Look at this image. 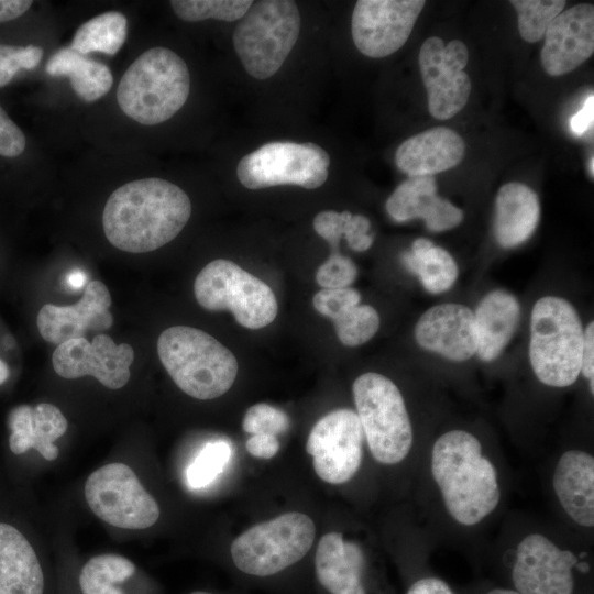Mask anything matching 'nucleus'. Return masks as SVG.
Listing matches in <instances>:
<instances>
[{
  "label": "nucleus",
  "instance_id": "obj_1",
  "mask_svg": "<svg viewBox=\"0 0 594 594\" xmlns=\"http://www.w3.org/2000/svg\"><path fill=\"white\" fill-rule=\"evenodd\" d=\"M190 215V199L180 187L161 178H144L127 183L110 195L102 227L117 249L144 253L174 240Z\"/></svg>",
  "mask_w": 594,
  "mask_h": 594
},
{
  "label": "nucleus",
  "instance_id": "obj_2",
  "mask_svg": "<svg viewBox=\"0 0 594 594\" xmlns=\"http://www.w3.org/2000/svg\"><path fill=\"white\" fill-rule=\"evenodd\" d=\"M431 474L448 513L461 525L479 524L499 503L496 470L470 432L451 430L437 439L431 451Z\"/></svg>",
  "mask_w": 594,
  "mask_h": 594
},
{
  "label": "nucleus",
  "instance_id": "obj_3",
  "mask_svg": "<svg viewBox=\"0 0 594 594\" xmlns=\"http://www.w3.org/2000/svg\"><path fill=\"white\" fill-rule=\"evenodd\" d=\"M158 358L187 395L215 399L226 394L238 374L233 353L207 332L186 326L164 330L157 340Z\"/></svg>",
  "mask_w": 594,
  "mask_h": 594
},
{
  "label": "nucleus",
  "instance_id": "obj_4",
  "mask_svg": "<svg viewBox=\"0 0 594 594\" xmlns=\"http://www.w3.org/2000/svg\"><path fill=\"white\" fill-rule=\"evenodd\" d=\"M190 76L185 61L165 47L141 54L125 70L117 91L121 110L145 125L172 118L186 102Z\"/></svg>",
  "mask_w": 594,
  "mask_h": 594
},
{
  "label": "nucleus",
  "instance_id": "obj_5",
  "mask_svg": "<svg viewBox=\"0 0 594 594\" xmlns=\"http://www.w3.org/2000/svg\"><path fill=\"white\" fill-rule=\"evenodd\" d=\"M583 337L580 317L568 300L540 298L530 320L529 360L536 377L551 387L572 385L581 373Z\"/></svg>",
  "mask_w": 594,
  "mask_h": 594
},
{
  "label": "nucleus",
  "instance_id": "obj_6",
  "mask_svg": "<svg viewBox=\"0 0 594 594\" xmlns=\"http://www.w3.org/2000/svg\"><path fill=\"white\" fill-rule=\"evenodd\" d=\"M300 23L295 1L252 2L233 31V46L248 74L256 79L273 76L296 44Z\"/></svg>",
  "mask_w": 594,
  "mask_h": 594
},
{
  "label": "nucleus",
  "instance_id": "obj_7",
  "mask_svg": "<svg viewBox=\"0 0 594 594\" xmlns=\"http://www.w3.org/2000/svg\"><path fill=\"white\" fill-rule=\"evenodd\" d=\"M356 415L373 458L396 464L409 453L413 428L396 384L378 373H365L353 383Z\"/></svg>",
  "mask_w": 594,
  "mask_h": 594
},
{
  "label": "nucleus",
  "instance_id": "obj_8",
  "mask_svg": "<svg viewBox=\"0 0 594 594\" xmlns=\"http://www.w3.org/2000/svg\"><path fill=\"white\" fill-rule=\"evenodd\" d=\"M194 293L202 308L229 310L237 322L248 329L266 327L278 312L272 288L229 260L208 263L195 279Z\"/></svg>",
  "mask_w": 594,
  "mask_h": 594
},
{
  "label": "nucleus",
  "instance_id": "obj_9",
  "mask_svg": "<svg viewBox=\"0 0 594 594\" xmlns=\"http://www.w3.org/2000/svg\"><path fill=\"white\" fill-rule=\"evenodd\" d=\"M315 537L312 519L290 512L241 534L231 544V557L242 572L270 576L301 560L311 549Z\"/></svg>",
  "mask_w": 594,
  "mask_h": 594
},
{
  "label": "nucleus",
  "instance_id": "obj_10",
  "mask_svg": "<svg viewBox=\"0 0 594 594\" xmlns=\"http://www.w3.org/2000/svg\"><path fill=\"white\" fill-rule=\"evenodd\" d=\"M329 154L315 143L271 142L241 158L240 183L249 189L296 185L315 189L324 184Z\"/></svg>",
  "mask_w": 594,
  "mask_h": 594
},
{
  "label": "nucleus",
  "instance_id": "obj_11",
  "mask_svg": "<svg viewBox=\"0 0 594 594\" xmlns=\"http://www.w3.org/2000/svg\"><path fill=\"white\" fill-rule=\"evenodd\" d=\"M90 509L107 524L123 529H145L160 517V507L123 463H110L92 472L85 484Z\"/></svg>",
  "mask_w": 594,
  "mask_h": 594
},
{
  "label": "nucleus",
  "instance_id": "obj_12",
  "mask_svg": "<svg viewBox=\"0 0 594 594\" xmlns=\"http://www.w3.org/2000/svg\"><path fill=\"white\" fill-rule=\"evenodd\" d=\"M364 433L355 411L333 410L312 427L306 443L316 474L329 484H343L359 471Z\"/></svg>",
  "mask_w": 594,
  "mask_h": 594
},
{
  "label": "nucleus",
  "instance_id": "obj_13",
  "mask_svg": "<svg viewBox=\"0 0 594 594\" xmlns=\"http://www.w3.org/2000/svg\"><path fill=\"white\" fill-rule=\"evenodd\" d=\"M426 2L422 0H360L351 19L356 48L373 58L386 57L408 40Z\"/></svg>",
  "mask_w": 594,
  "mask_h": 594
},
{
  "label": "nucleus",
  "instance_id": "obj_14",
  "mask_svg": "<svg viewBox=\"0 0 594 594\" xmlns=\"http://www.w3.org/2000/svg\"><path fill=\"white\" fill-rule=\"evenodd\" d=\"M134 350L128 343L117 345L107 334H97L92 342L86 338L68 340L55 349L54 371L67 380L94 376L110 389L122 388L130 380Z\"/></svg>",
  "mask_w": 594,
  "mask_h": 594
},
{
  "label": "nucleus",
  "instance_id": "obj_15",
  "mask_svg": "<svg viewBox=\"0 0 594 594\" xmlns=\"http://www.w3.org/2000/svg\"><path fill=\"white\" fill-rule=\"evenodd\" d=\"M575 554L561 550L540 534L526 536L518 544L512 571L519 594H572Z\"/></svg>",
  "mask_w": 594,
  "mask_h": 594
},
{
  "label": "nucleus",
  "instance_id": "obj_16",
  "mask_svg": "<svg viewBox=\"0 0 594 594\" xmlns=\"http://www.w3.org/2000/svg\"><path fill=\"white\" fill-rule=\"evenodd\" d=\"M111 296L100 280L87 284L80 300L72 306L44 305L36 318L42 338L55 345L85 338L88 331H106L113 323Z\"/></svg>",
  "mask_w": 594,
  "mask_h": 594
},
{
  "label": "nucleus",
  "instance_id": "obj_17",
  "mask_svg": "<svg viewBox=\"0 0 594 594\" xmlns=\"http://www.w3.org/2000/svg\"><path fill=\"white\" fill-rule=\"evenodd\" d=\"M594 52V7L576 4L557 15L544 33L541 64L550 76L578 68Z\"/></svg>",
  "mask_w": 594,
  "mask_h": 594
},
{
  "label": "nucleus",
  "instance_id": "obj_18",
  "mask_svg": "<svg viewBox=\"0 0 594 594\" xmlns=\"http://www.w3.org/2000/svg\"><path fill=\"white\" fill-rule=\"evenodd\" d=\"M415 339L422 349L450 361H466L477 350L474 312L461 304L436 305L420 316Z\"/></svg>",
  "mask_w": 594,
  "mask_h": 594
},
{
  "label": "nucleus",
  "instance_id": "obj_19",
  "mask_svg": "<svg viewBox=\"0 0 594 594\" xmlns=\"http://www.w3.org/2000/svg\"><path fill=\"white\" fill-rule=\"evenodd\" d=\"M440 37L427 38L419 51V68L428 95L430 114L440 120L454 117L468 102L471 92L469 75L442 59Z\"/></svg>",
  "mask_w": 594,
  "mask_h": 594
},
{
  "label": "nucleus",
  "instance_id": "obj_20",
  "mask_svg": "<svg viewBox=\"0 0 594 594\" xmlns=\"http://www.w3.org/2000/svg\"><path fill=\"white\" fill-rule=\"evenodd\" d=\"M387 213L397 222L420 218L432 232L455 228L463 211L437 195L433 176H415L404 180L386 201Z\"/></svg>",
  "mask_w": 594,
  "mask_h": 594
},
{
  "label": "nucleus",
  "instance_id": "obj_21",
  "mask_svg": "<svg viewBox=\"0 0 594 594\" xmlns=\"http://www.w3.org/2000/svg\"><path fill=\"white\" fill-rule=\"evenodd\" d=\"M465 143L453 130L438 127L404 141L396 151L397 167L409 177L433 176L458 165Z\"/></svg>",
  "mask_w": 594,
  "mask_h": 594
},
{
  "label": "nucleus",
  "instance_id": "obj_22",
  "mask_svg": "<svg viewBox=\"0 0 594 594\" xmlns=\"http://www.w3.org/2000/svg\"><path fill=\"white\" fill-rule=\"evenodd\" d=\"M10 428L9 446L14 454L35 449L45 460L58 457L54 441L67 430V420L54 405L41 403L35 407L20 405L8 416Z\"/></svg>",
  "mask_w": 594,
  "mask_h": 594
},
{
  "label": "nucleus",
  "instance_id": "obj_23",
  "mask_svg": "<svg viewBox=\"0 0 594 594\" xmlns=\"http://www.w3.org/2000/svg\"><path fill=\"white\" fill-rule=\"evenodd\" d=\"M553 490L572 520L594 525V458L580 450L564 452L553 472Z\"/></svg>",
  "mask_w": 594,
  "mask_h": 594
},
{
  "label": "nucleus",
  "instance_id": "obj_24",
  "mask_svg": "<svg viewBox=\"0 0 594 594\" xmlns=\"http://www.w3.org/2000/svg\"><path fill=\"white\" fill-rule=\"evenodd\" d=\"M362 549L344 540L339 532H328L319 540L315 568L320 584L331 594H365Z\"/></svg>",
  "mask_w": 594,
  "mask_h": 594
},
{
  "label": "nucleus",
  "instance_id": "obj_25",
  "mask_svg": "<svg viewBox=\"0 0 594 594\" xmlns=\"http://www.w3.org/2000/svg\"><path fill=\"white\" fill-rule=\"evenodd\" d=\"M539 216L538 196L531 188L517 182L503 185L495 200L494 230L498 244L514 248L527 241L538 226Z\"/></svg>",
  "mask_w": 594,
  "mask_h": 594
},
{
  "label": "nucleus",
  "instance_id": "obj_26",
  "mask_svg": "<svg viewBox=\"0 0 594 594\" xmlns=\"http://www.w3.org/2000/svg\"><path fill=\"white\" fill-rule=\"evenodd\" d=\"M44 576L34 549L13 526L0 522V594H43Z\"/></svg>",
  "mask_w": 594,
  "mask_h": 594
},
{
  "label": "nucleus",
  "instance_id": "obj_27",
  "mask_svg": "<svg viewBox=\"0 0 594 594\" xmlns=\"http://www.w3.org/2000/svg\"><path fill=\"white\" fill-rule=\"evenodd\" d=\"M520 317L514 295L496 289L483 297L474 312L476 353L485 362L497 359L510 341Z\"/></svg>",
  "mask_w": 594,
  "mask_h": 594
},
{
  "label": "nucleus",
  "instance_id": "obj_28",
  "mask_svg": "<svg viewBox=\"0 0 594 594\" xmlns=\"http://www.w3.org/2000/svg\"><path fill=\"white\" fill-rule=\"evenodd\" d=\"M45 70L51 76L69 77L75 94L87 102L103 97L113 82L108 66L84 56L72 47L61 48L54 53Z\"/></svg>",
  "mask_w": 594,
  "mask_h": 594
},
{
  "label": "nucleus",
  "instance_id": "obj_29",
  "mask_svg": "<svg viewBox=\"0 0 594 594\" xmlns=\"http://www.w3.org/2000/svg\"><path fill=\"white\" fill-rule=\"evenodd\" d=\"M402 258L432 294L448 290L458 277V266L450 253L426 238L416 239L410 251L405 252Z\"/></svg>",
  "mask_w": 594,
  "mask_h": 594
},
{
  "label": "nucleus",
  "instance_id": "obj_30",
  "mask_svg": "<svg viewBox=\"0 0 594 594\" xmlns=\"http://www.w3.org/2000/svg\"><path fill=\"white\" fill-rule=\"evenodd\" d=\"M127 34V18L120 12L109 11L81 24L70 47L82 55L91 52L116 55L124 44Z\"/></svg>",
  "mask_w": 594,
  "mask_h": 594
},
{
  "label": "nucleus",
  "instance_id": "obj_31",
  "mask_svg": "<svg viewBox=\"0 0 594 594\" xmlns=\"http://www.w3.org/2000/svg\"><path fill=\"white\" fill-rule=\"evenodd\" d=\"M370 220L362 215H352L350 211L337 212L324 210L314 219V229L331 246V253L339 252V243L345 238L350 249L363 252L373 244V235L369 233Z\"/></svg>",
  "mask_w": 594,
  "mask_h": 594
},
{
  "label": "nucleus",
  "instance_id": "obj_32",
  "mask_svg": "<svg viewBox=\"0 0 594 594\" xmlns=\"http://www.w3.org/2000/svg\"><path fill=\"white\" fill-rule=\"evenodd\" d=\"M135 565L117 554L91 558L82 568L79 584L82 594H123L116 585L131 578Z\"/></svg>",
  "mask_w": 594,
  "mask_h": 594
},
{
  "label": "nucleus",
  "instance_id": "obj_33",
  "mask_svg": "<svg viewBox=\"0 0 594 594\" xmlns=\"http://www.w3.org/2000/svg\"><path fill=\"white\" fill-rule=\"evenodd\" d=\"M517 11L519 34L528 43L540 41L565 6L563 0H512Z\"/></svg>",
  "mask_w": 594,
  "mask_h": 594
},
{
  "label": "nucleus",
  "instance_id": "obj_34",
  "mask_svg": "<svg viewBox=\"0 0 594 594\" xmlns=\"http://www.w3.org/2000/svg\"><path fill=\"white\" fill-rule=\"evenodd\" d=\"M251 0H174L170 6L175 14L188 22L216 19L238 21L249 10Z\"/></svg>",
  "mask_w": 594,
  "mask_h": 594
},
{
  "label": "nucleus",
  "instance_id": "obj_35",
  "mask_svg": "<svg viewBox=\"0 0 594 594\" xmlns=\"http://www.w3.org/2000/svg\"><path fill=\"white\" fill-rule=\"evenodd\" d=\"M341 343L358 346L371 340L380 328V316L369 305L352 306L332 319Z\"/></svg>",
  "mask_w": 594,
  "mask_h": 594
},
{
  "label": "nucleus",
  "instance_id": "obj_36",
  "mask_svg": "<svg viewBox=\"0 0 594 594\" xmlns=\"http://www.w3.org/2000/svg\"><path fill=\"white\" fill-rule=\"evenodd\" d=\"M230 457L231 447L227 441L205 444L187 469L188 485L195 490L210 485L223 472Z\"/></svg>",
  "mask_w": 594,
  "mask_h": 594
},
{
  "label": "nucleus",
  "instance_id": "obj_37",
  "mask_svg": "<svg viewBox=\"0 0 594 594\" xmlns=\"http://www.w3.org/2000/svg\"><path fill=\"white\" fill-rule=\"evenodd\" d=\"M242 428L251 435L277 437L289 428V417L280 409L265 403L251 406L243 418Z\"/></svg>",
  "mask_w": 594,
  "mask_h": 594
},
{
  "label": "nucleus",
  "instance_id": "obj_38",
  "mask_svg": "<svg viewBox=\"0 0 594 594\" xmlns=\"http://www.w3.org/2000/svg\"><path fill=\"white\" fill-rule=\"evenodd\" d=\"M43 56L38 46L18 47L0 44V88L8 85L20 68H35Z\"/></svg>",
  "mask_w": 594,
  "mask_h": 594
},
{
  "label": "nucleus",
  "instance_id": "obj_39",
  "mask_svg": "<svg viewBox=\"0 0 594 594\" xmlns=\"http://www.w3.org/2000/svg\"><path fill=\"white\" fill-rule=\"evenodd\" d=\"M358 267L354 262L340 252L331 253L318 268L316 280L323 289L349 287L356 278Z\"/></svg>",
  "mask_w": 594,
  "mask_h": 594
},
{
  "label": "nucleus",
  "instance_id": "obj_40",
  "mask_svg": "<svg viewBox=\"0 0 594 594\" xmlns=\"http://www.w3.org/2000/svg\"><path fill=\"white\" fill-rule=\"evenodd\" d=\"M360 293L351 287L338 289H321L312 299L315 309L330 318L334 319L345 309L360 304Z\"/></svg>",
  "mask_w": 594,
  "mask_h": 594
},
{
  "label": "nucleus",
  "instance_id": "obj_41",
  "mask_svg": "<svg viewBox=\"0 0 594 594\" xmlns=\"http://www.w3.org/2000/svg\"><path fill=\"white\" fill-rule=\"evenodd\" d=\"M25 144L23 132L0 106V155L15 157L24 151Z\"/></svg>",
  "mask_w": 594,
  "mask_h": 594
},
{
  "label": "nucleus",
  "instance_id": "obj_42",
  "mask_svg": "<svg viewBox=\"0 0 594 594\" xmlns=\"http://www.w3.org/2000/svg\"><path fill=\"white\" fill-rule=\"evenodd\" d=\"M245 448L254 458L271 459L278 452L279 441L277 437L272 435H252L246 441Z\"/></svg>",
  "mask_w": 594,
  "mask_h": 594
},
{
  "label": "nucleus",
  "instance_id": "obj_43",
  "mask_svg": "<svg viewBox=\"0 0 594 594\" xmlns=\"http://www.w3.org/2000/svg\"><path fill=\"white\" fill-rule=\"evenodd\" d=\"M581 371L590 382L591 393H594V323L590 322L584 330Z\"/></svg>",
  "mask_w": 594,
  "mask_h": 594
},
{
  "label": "nucleus",
  "instance_id": "obj_44",
  "mask_svg": "<svg viewBox=\"0 0 594 594\" xmlns=\"http://www.w3.org/2000/svg\"><path fill=\"white\" fill-rule=\"evenodd\" d=\"M594 97L591 95L585 100L582 109L571 119V130L576 135L584 134L593 125Z\"/></svg>",
  "mask_w": 594,
  "mask_h": 594
},
{
  "label": "nucleus",
  "instance_id": "obj_45",
  "mask_svg": "<svg viewBox=\"0 0 594 594\" xmlns=\"http://www.w3.org/2000/svg\"><path fill=\"white\" fill-rule=\"evenodd\" d=\"M407 594H453L449 585L437 578H425L415 582Z\"/></svg>",
  "mask_w": 594,
  "mask_h": 594
},
{
  "label": "nucleus",
  "instance_id": "obj_46",
  "mask_svg": "<svg viewBox=\"0 0 594 594\" xmlns=\"http://www.w3.org/2000/svg\"><path fill=\"white\" fill-rule=\"evenodd\" d=\"M31 4L30 0H0V23L21 16Z\"/></svg>",
  "mask_w": 594,
  "mask_h": 594
},
{
  "label": "nucleus",
  "instance_id": "obj_47",
  "mask_svg": "<svg viewBox=\"0 0 594 594\" xmlns=\"http://www.w3.org/2000/svg\"><path fill=\"white\" fill-rule=\"evenodd\" d=\"M67 282L70 286L79 288L86 282V276L80 271H75L67 277Z\"/></svg>",
  "mask_w": 594,
  "mask_h": 594
},
{
  "label": "nucleus",
  "instance_id": "obj_48",
  "mask_svg": "<svg viewBox=\"0 0 594 594\" xmlns=\"http://www.w3.org/2000/svg\"><path fill=\"white\" fill-rule=\"evenodd\" d=\"M9 374L10 371L8 365L6 364V362L0 360V386L8 380Z\"/></svg>",
  "mask_w": 594,
  "mask_h": 594
},
{
  "label": "nucleus",
  "instance_id": "obj_49",
  "mask_svg": "<svg viewBox=\"0 0 594 594\" xmlns=\"http://www.w3.org/2000/svg\"><path fill=\"white\" fill-rule=\"evenodd\" d=\"M487 594H519V593L514 590L495 588V590L490 591Z\"/></svg>",
  "mask_w": 594,
  "mask_h": 594
},
{
  "label": "nucleus",
  "instance_id": "obj_50",
  "mask_svg": "<svg viewBox=\"0 0 594 594\" xmlns=\"http://www.w3.org/2000/svg\"><path fill=\"white\" fill-rule=\"evenodd\" d=\"M574 566L582 573H587L590 571L588 563L583 562V561L581 562L578 561Z\"/></svg>",
  "mask_w": 594,
  "mask_h": 594
},
{
  "label": "nucleus",
  "instance_id": "obj_51",
  "mask_svg": "<svg viewBox=\"0 0 594 594\" xmlns=\"http://www.w3.org/2000/svg\"><path fill=\"white\" fill-rule=\"evenodd\" d=\"M591 176H594V160L593 156H591L590 164H588Z\"/></svg>",
  "mask_w": 594,
  "mask_h": 594
},
{
  "label": "nucleus",
  "instance_id": "obj_52",
  "mask_svg": "<svg viewBox=\"0 0 594 594\" xmlns=\"http://www.w3.org/2000/svg\"><path fill=\"white\" fill-rule=\"evenodd\" d=\"M191 594H211V593H208V592H194Z\"/></svg>",
  "mask_w": 594,
  "mask_h": 594
}]
</instances>
